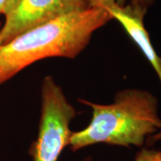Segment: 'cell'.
Returning <instances> with one entry per match:
<instances>
[{
  "instance_id": "8992f818",
  "label": "cell",
  "mask_w": 161,
  "mask_h": 161,
  "mask_svg": "<svg viewBox=\"0 0 161 161\" xmlns=\"http://www.w3.org/2000/svg\"><path fill=\"white\" fill-rule=\"evenodd\" d=\"M88 6L91 8H102L105 9L112 5H126L131 4L134 6H140L149 8L154 0H86Z\"/></svg>"
},
{
  "instance_id": "277c9868",
  "label": "cell",
  "mask_w": 161,
  "mask_h": 161,
  "mask_svg": "<svg viewBox=\"0 0 161 161\" xmlns=\"http://www.w3.org/2000/svg\"><path fill=\"white\" fill-rule=\"evenodd\" d=\"M89 8L86 0H20L5 15L0 30L2 43L42 23Z\"/></svg>"
},
{
  "instance_id": "7a4b0ae2",
  "label": "cell",
  "mask_w": 161,
  "mask_h": 161,
  "mask_svg": "<svg viewBox=\"0 0 161 161\" xmlns=\"http://www.w3.org/2000/svg\"><path fill=\"white\" fill-rule=\"evenodd\" d=\"M80 102L92 108V118L84 129L72 132L69 145L73 151L98 143L140 147L161 129L157 99L148 92L122 91L108 105L83 99Z\"/></svg>"
},
{
  "instance_id": "9c48e42d",
  "label": "cell",
  "mask_w": 161,
  "mask_h": 161,
  "mask_svg": "<svg viewBox=\"0 0 161 161\" xmlns=\"http://www.w3.org/2000/svg\"><path fill=\"white\" fill-rule=\"evenodd\" d=\"M161 140V129L158 131V132L155 133V134H153V135H151L150 137H149V142L150 144H152L156 142H158V141H160Z\"/></svg>"
},
{
  "instance_id": "8fae6325",
  "label": "cell",
  "mask_w": 161,
  "mask_h": 161,
  "mask_svg": "<svg viewBox=\"0 0 161 161\" xmlns=\"http://www.w3.org/2000/svg\"><path fill=\"white\" fill-rule=\"evenodd\" d=\"M0 30H1V27H0ZM3 45V43H2V39H1V35H0V47Z\"/></svg>"
},
{
  "instance_id": "6da1fadb",
  "label": "cell",
  "mask_w": 161,
  "mask_h": 161,
  "mask_svg": "<svg viewBox=\"0 0 161 161\" xmlns=\"http://www.w3.org/2000/svg\"><path fill=\"white\" fill-rule=\"evenodd\" d=\"M111 20L105 9L89 7L25 31L0 47V84L41 59L75 58Z\"/></svg>"
},
{
  "instance_id": "5b68a950",
  "label": "cell",
  "mask_w": 161,
  "mask_h": 161,
  "mask_svg": "<svg viewBox=\"0 0 161 161\" xmlns=\"http://www.w3.org/2000/svg\"><path fill=\"white\" fill-rule=\"evenodd\" d=\"M105 10L109 14L112 20L115 19L120 23L129 37L140 47L161 81V58L156 53L144 25V16L148 8L131 4L123 6L115 4L108 6Z\"/></svg>"
},
{
  "instance_id": "3957f363",
  "label": "cell",
  "mask_w": 161,
  "mask_h": 161,
  "mask_svg": "<svg viewBox=\"0 0 161 161\" xmlns=\"http://www.w3.org/2000/svg\"><path fill=\"white\" fill-rule=\"evenodd\" d=\"M41 92L38 138L31 144L29 153L33 161H58L64 147L69 145L70 123L76 111L51 76L44 78Z\"/></svg>"
},
{
  "instance_id": "52a82bcc",
  "label": "cell",
  "mask_w": 161,
  "mask_h": 161,
  "mask_svg": "<svg viewBox=\"0 0 161 161\" xmlns=\"http://www.w3.org/2000/svg\"><path fill=\"white\" fill-rule=\"evenodd\" d=\"M84 161H91V159L89 158ZM134 161H161V151L142 149L136 154Z\"/></svg>"
},
{
  "instance_id": "30bf717a",
  "label": "cell",
  "mask_w": 161,
  "mask_h": 161,
  "mask_svg": "<svg viewBox=\"0 0 161 161\" xmlns=\"http://www.w3.org/2000/svg\"><path fill=\"white\" fill-rule=\"evenodd\" d=\"M7 0H0V14H3Z\"/></svg>"
},
{
  "instance_id": "ba28073f",
  "label": "cell",
  "mask_w": 161,
  "mask_h": 161,
  "mask_svg": "<svg viewBox=\"0 0 161 161\" xmlns=\"http://www.w3.org/2000/svg\"><path fill=\"white\" fill-rule=\"evenodd\" d=\"M19 1H20V0H7L3 14L6 15V14H7L9 13V12H11L12 10L16 6V5L19 3Z\"/></svg>"
}]
</instances>
